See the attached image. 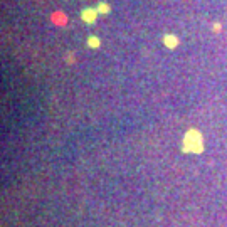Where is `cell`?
Wrapping results in <instances>:
<instances>
[{
  "instance_id": "obj_2",
  "label": "cell",
  "mask_w": 227,
  "mask_h": 227,
  "mask_svg": "<svg viewBox=\"0 0 227 227\" xmlns=\"http://www.w3.org/2000/svg\"><path fill=\"white\" fill-rule=\"evenodd\" d=\"M89 42H91V44H93V47H96V45H98V41H96V39H91Z\"/></svg>"
},
{
  "instance_id": "obj_1",
  "label": "cell",
  "mask_w": 227,
  "mask_h": 227,
  "mask_svg": "<svg viewBox=\"0 0 227 227\" xmlns=\"http://www.w3.org/2000/svg\"><path fill=\"white\" fill-rule=\"evenodd\" d=\"M165 42H167V44H170V47H175L177 39H175V37H172V36H168V37H165Z\"/></svg>"
}]
</instances>
